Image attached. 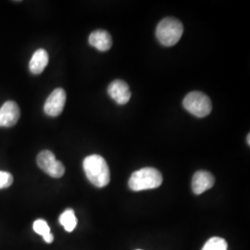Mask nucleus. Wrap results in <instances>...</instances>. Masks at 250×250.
<instances>
[{
    "label": "nucleus",
    "mask_w": 250,
    "mask_h": 250,
    "mask_svg": "<svg viewBox=\"0 0 250 250\" xmlns=\"http://www.w3.org/2000/svg\"><path fill=\"white\" fill-rule=\"evenodd\" d=\"M48 64V54L45 49H37L33 55L30 62L29 69L33 74H40L45 70Z\"/></svg>",
    "instance_id": "obj_11"
},
{
    "label": "nucleus",
    "mask_w": 250,
    "mask_h": 250,
    "mask_svg": "<svg viewBox=\"0 0 250 250\" xmlns=\"http://www.w3.org/2000/svg\"><path fill=\"white\" fill-rule=\"evenodd\" d=\"M83 170L90 183L97 188L107 187L110 181V171L105 159L94 154L86 157L83 162Z\"/></svg>",
    "instance_id": "obj_1"
},
{
    "label": "nucleus",
    "mask_w": 250,
    "mask_h": 250,
    "mask_svg": "<svg viewBox=\"0 0 250 250\" xmlns=\"http://www.w3.org/2000/svg\"><path fill=\"white\" fill-rule=\"evenodd\" d=\"M65 103L66 92L62 88H57L54 90L46 99L44 110L48 116H59L63 111Z\"/></svg>",
    "instance_id": "obj_6"
},
{
    "label": "nucleus",
    "mask_w": 250,
    "mask_h": 250,
    "mask_svg": "<svg viewBox=\"0 0 250 250\" xmlns=\"http://www.w3.org/2000/svg\"><path fill=\"white\" fill-rule=\"evenodd\" d=\"M90 45L96 47L99 51H107L112 45L111 36L104 30H97L89 36Z\"/></svg>",
    "instance_id": "obj_10"
},
{
    "label": "nucleus",
    "mask_w": 250,
    "mask_h": 250,
    "mask_svg": "<svg viewBox=\"0 0 250 250\" xmlns=\"http://www.w3.org/2000/svg\"></svg>",
    "instance_id": "obj_18"
},
{
    "label": "nucleus",
    "mask_w": 250,
    "mask_h": 250,
    "mask_svg": "<svg viewBox=\"0 0 250 250\" xmlns=\"http://www.w3.org/2000/svg\"><path fill=\"white\" fill-rule=\"evenodd\" d=\"M214 176L207 170H198L192 179V190L196 195H201L214 186Z\"/></svg>",
    "instance_id": "obj_9"
},
{
    "label": "nucleus",
    "mask_w": 250,
    "mask_h": 250,
    "mask_svg": "<svg viewBox=\"0 0 250 250\" xmlns=\"http://www.w3.org/2000/svg\"><path fill=\"white\" fill-rule=\"evenodd\" d=\"M33 228H34V231L41 236H44L45 234L51 232L50 228L45 220H36V222L34 223Z\"/></svg>",
    "instance_id": "obj_14"
},
{
    "label": "nucleus",
    "mask_w": 250,
    "mask_h": 250,
    "mask_svg": "<svg viewBox=\"0 0 250 250\" xmlns=\"http://www.w3.org/2000/svg\"><path fill=\"white\" fill-rule=\"evenodd\" d=\"M13 177L12 175L7 171L0 170V189L8 188L12 185Z\"/></svg>",
    "instance_id": "obj_15"
},
{
    "label": "nucleus",
    "mask_w": 250,
    "mask_h": 250,
    "mask_svg": "<svg viewBox=\"0 0 250 250\" xmlns=\"http://www.w3.org/2000/svg\"><path fill=\"white\" fill-rule=\"evenodd\" d=\"M20 107L14 101H7L0 107V127H11L18 123Z\"/></svg>",
    "instance_id": "obj_7"
},
{
    "label": "nucleus",
    "mask_w": 250,
    "mask_h": 250,
    "mask_svg": "<svg viewBox=\"0 0 250 250\" xmlns=\"http://www.w3.org/2000/svg\"><path fill=\"white\" fill-rule=\"evenodd\" d=\"M250 134H248V144H249V146L250 145Z\"/></svg>",
    "instance_id": "obj_17"
},
{
    "label": "nucleus",
    "mask_w": 250,
    "mask_h": 250,
    "mask_svg": "<svg viewBox=\"0 0 250 250\" xmlns=\"http://www.w3.org/2000/svg\"><path fill=\"white\" fill-rule=\"evenodd\" d=\"M38 167L53 178L62 177L65 167L61 161H57L53 153L49 150L40 152L36 158Z\"/></svg>",
    "instance_id": "obj_5"
},
{
    "label": "nucleus",
    "mask_w": 250,
    "mask_h": 250,
    "mask_svg": "<svg viewBox=\"0 0 250 250\" xmlns=\"http://www.w3.org/2000/svg\"><path fill=\"white\" fill-rule=\"evenodd\" d=\"M184 107L192 115L204 118L211 112L212 104L209 98L202 92L193 91L186 96L183 101Z\"/></svg>",
    "instance_id": "obj_4"
},
{
    "label": "nucleus",
    "mask_w": 250,
    "mask_h": 250,
    "mask_svg": "<svg viewBox=\"0 0 250 250\" xmlns=\"http://www.w3.org/2000/svg\"><path fill=\"white\" fill-rule=\"evenodd\" d=\"M202 250H227V243L224 238L211 237L206 242Z\"/></svg>",
    "instance_id": "obj_13"
},
{
    "label": "nucleus",
    "mask_w": 250,
    "mask_h": 250,
    "mask_svg": "<svg viewBox=\"0 0 250 250\" xmlns=\"http://www.w3.org/2000/svg\"><path fill=\"white\" fill-rule=\"evenodd\" d=\"M43 238H44V240H45V243L50 244V243H52L54 240L53 234H52L51 232H49V233H47V234L44 235V236H43Z\"/></svg>",
    "instance_id": "obj_16"
},
{
    "label": "nucleus",
    "mask_w": 250,
    "mask_h": 250,
    "mask_svg": "<svg viewBox=\"0 0 250 250\" xmlns=\"http://www.w3.org/2000/svg\"><path fill=\"white\" fill-rule=\"evenodd\" d=\"M107 93L109 97L116 101L119 105H125L131 99V91L129 85L123 80H115L107 87Z\"/></svg>",
    "instance_id": "obj_8"
},
{
    "label": "nucleus",
    "mask_w": 250,
    "mask_h": 250,
    "mask_svg": "<svg viewBox=\"0 0 250 250\" xmlns=\"http://www.w3.org/2000/svg\"><path fill=\"white\" fill-rule=\"evenodd\" d=\"M184 25L177 19L168 17L163 19L158 24L156 36L161 45L172 46L178 43L183 36Z\"/></svg>",
    "instance_id": "obj_3"
},
{
    "label": "nucleus",
    "mask_w": 250,
    "mask_h": 250,
    "mask_svg": "<svg viewBox=\"0 0 250 250\" xmlns=\"http://www.w3.org/2000/svg\"><path fill=\"white\" fill-rule=\"evenodd\" d=\"M163 177L161 171L152 167H146L134 171L129 179V188L133 191L149 190L161 187Z\"/></svg>",
    "instance_id": "obj_2"
},
{
    "label": "nucleus",
    "mask_w": 250,
    "mask_h": 250,
    "mask_svg": "<svg viewBox=\"0 0 250 250\" xmlns=\"http://www.w3.org/2000/svg\"><path fill=\"white\" fill-rule=\"evenodd\" d=\"M60 223L67 232H72L77 225V218L74 211L71 208L66 209L60 217Z\"/></svg>",
    "instance_id": "obj_12"
}]
</instances>
